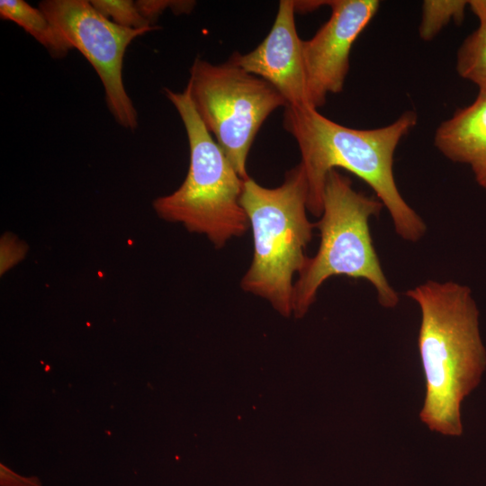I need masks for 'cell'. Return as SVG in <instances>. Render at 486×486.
<instances>
[{
    "instance_id": "e0dca14e",
    "label": "cell",
    "mask_w": 486,
    "mask_h": 486,
    "mask_svg": "<svg viewBox=\"0 0 486 486\" xmlns=\"http://www.w3.org/2000/svg\"><path fill=\"white\" fill-rule=\"evenodd\" d=\"M1 482L2 486H40L39 482L33 478H22L10 471L7 473L6 469L3 467Z\"/></svg>"
},
{
    "instance_id": "8fae6325",
    "label": "cell",
    "mask_w": 486,
    "mask_h": 486,
    "mask_svg": "<svg viewBox=\"0 0 486 486\" xmlns=\"http://www.w3.org/2000/svg\"><path fill=\"white\" fill-rule=\"evenodd\" d=\"M0 16L22 27L54 58H62L72 50L44 12L23 0H1Z\"/></svg>"
},
{
    "instance_id": "5bb4252c",
    "label": "cell",
    "mask_w": 486,
    "mask_h": 486,
    "mask_svg": "<svg viewBox=\"0 0 486 486\" xmlns=\"http://www.w3.org/2000/svg\"><path fill=\"white\" fill-rule=\"evenodd\" d=\"M93 6L113 23L129 29H158L140 12L131 0H91Z\"/></svg>"
},
{
    "instance_id": "9a60e30c",
    "label": "cell",
    "mask_w": 486,
    "mask_h": 486,
    "mask_svg": "<svg viewBox=\"0 0 486 486\" xmlns=\"http://www.w3.org/2000/svg\"><path fill=\"white\" fill-rule=\"evenodd\" d=\"M137 6L141 14L151 23L167 8L175 14L190 13L195 5L194 1L139 0ZM154 25V24H153Z\"/></svg>"
},
{
    "instance_id": "52a82bcc",
    "label": "cell",
    "mask_w": 486,
    "mask_h": 486,
    "mask_svg": "<svg viewBox=\"0 0 486 486\" xmlns=\"http://www.w3.org/2000/svg\"><path fill=\"white\" fill-rule=\"evenodd\" d=\"M39 8L71 49L77 50L94 68L116 122L134 130L139 124L138 112L123 84V58L134 39L156 29L119 26L87 0H44L40 2Z\"/></svg>"
},
{
    "instance_id": "30bf717a",
    "label": "cell",
    "mask_w": 486,
    "mask_h": 486,
    "mask_svg": "<svg viewBox=\"0 0 486 486\" xmlns=\"http://www.w3.org/2000/svg\"><path fill=\"white\" fill-rule=\"evenodd\" d=\"M434 144L449 160L469 166L477 183L486 190V92H479L471 104L442 122Z\"/></svg>"
},
{
    "instance_id": "7a4b0ae2",
    "label": "cell",
    "mask_w": 486,
    "mask_h": 486,
    "mask_svg": "<svg viewBox=\"0 0 486 486\" xmlns=\"http://www.w3.org/2000/svg\"><path fill=\"white\" fill-rule=\"evenodd\" d=\"M405 294L421 311L418 346L426 396L420 418L433 431L459 436L462 400L486 365L477 308L469 288L454 282L428 280Z\"/></svg>"
},
{
    "instance_id": "9c48e42d",
    "label": "cell",
    "mask_w": 486,
    "mask_h": 486,
    "mask_svg": "<svg viewBox=\"0 0 486 486\" xmlns=\"http://www.w3.org/2000/svg\"><path fill=\"white\" fill-rule=\"evenodd\" d=\"M295 13L294 1L281 0L274 22L263 41L246 54L234 53L230 59L272 85L284 98L286 106H310L302 40L297 33Z\"/></svg>"
},
{
    "instance_id": "5b68a950",
    "label": "cell",
    "mask_w": 486,
    "mask_h": 486,
    "mask_svg": "<svg viewBox=\"0 0 486 486\" xmlns=\"http://www.w3.org/2000/svg\"><path fill=\"white\" fill-rule=\"evenodd\" d=\"M382 203L356 191L351 180L337 169L328 172L325 183L323 211L316 223L320 247L308 257L293 284L292 311L302 317L316 300L322 284L334 275L368 281L376 290L379 303L394 308L397 292L384 275L374 249L369 220L378 215Z\"/></svg>"
},
{
    "instance_id": "6da1fadb",
    "label": "cell",
    "mask_w": 486,
    "mask_h": 486,
    "mask_svg": "<svg viewBox=\"0 0 486 486\" xmlns=\"http://www.w3.org/2000/svg\"><path fill=\"white\" fill-rule=\"evenodd\" d=\"M417 122V113L406 111L389 125L359 130L335 122L308 105L285 106L284 126L298 144L308 182V211L321 216L327 176L340 167L372 188L401 238L418 241L427 226L401 196L393 175L397 146Z\"/></svg>"
},
{
    "instance_id": "8992f818",
    "label": "cell",
    "mask_w": 486,
    "mask_h": 486,
    "mask_svg": "<svg viewBox=\"0 0 486 486\" xmlns=\"http://www.w3.org/2000/svg\"><path fill=\"white\" fill-rule=\"evenodd\" d=\"M202 123L238 176L246 180L247 158L264 122L286 101L268 82L230 58L220 65L195 58L186 85Z\"/></svg>"
},
{
    "instance_id": "4fadbf2b",
    "label": "cell",
    "mask_w": 486,
    "mask_h": 486,
    "mask_svg": "<svg viewBox=\"0 0 486 486\" xmlns=\"http://www.w3.org/2000/svg\"><path fill=\"white\" fill-rule=\"evenodd\" d=\"M466 0H426L422 4L418 27L422 40H433L451 21L461 23L464 17Z\"/></svg>"
},
{
    "instance_id": "ac0fdd59",
    "label": "cell",
    "mask_w": 486,
    "mask_h": 486,
    "mask_svg": "<svg viewBox=\"0 0 486 486\" xmlns=\"http://www.w3.org/2000/svg\"><path fill=\"white\" fill-rule=\"evenodd\" d=\"M468 6L479 19L480 24L486 26V0L468 1Z\"/></svg>"
},
{
    "instance_id": "277c9868",
    "label": "cell",
    "mask_w": 486,
    "mask_h": 486,
    "mask_svg": "<svg viewBox=\"0 0 486 486\" xmlns=\"http://www.w3.org/2000/svg\"><path fill=\"white\" fill-rule=\"evenodd\" d=\"M164 93L184 123L190 161L179 188L154 200L153 207L161 219L204 234L220 248L249 227L240 204L244 180L202 123L188 88L182 92L165 88Z\"/></svg>"
},
{
    "instance_id": "ba28073f",
    "label": "cell",
    "mask_w": 486,
    "mask_h": 486,
    "mask_svg": "<svg viewBox=\"0 0 486 486\" xmlns=\"http://www.w3.org/2000/svg\"><path fill=\"white\" fill-rule=\"evenodd\" d=\"M327 5L331 8L329 19L302 42L309 104L315 109L325 104L328 94L343 90L352 46L376 14L380 2L332 0Z\"/></svg>"
},
{
    "instance_id": "7c38bea8",
    "label": "cell",
    "mask_w": 486,
    "mask_h": 486,
    "mask_svg": "<svg viewBox=\"0 0 486 486\" xmlns=\"http://www.w3.org/2000/svg\"><path fill=\"white\" fill-rule=\"evenodd\" d=\"M458 75L486 92V26L479 27L460 45L456 55Z\"/></svg>"
},
{
    "instance_id": "3957f363",
    "label": "cell",
    "mask_w": 486,
    "mask_h": 486,
    "mask_svg": "<svg viewBox=\"0 0 486 486\" xmlns=\"http://www.w3.org/2000/svg\"><path fill=\"white\" fill-rule=\"evenodd\" d=\"M308 182L302 164L285 174L281 185L243 182L240 204L252 230V263L240 286L267 300L284 316L292 311V278L304 267L315 223L307 217Z\"/></svg>"
},
{
    "instance_id": "2e32d148",
    "label": "cell",
    "mask_w": 486,
    "mask_h": 486,
    "mask_svg": "<svg viewBox=\"0 0 486 486\" xmlns=\"http://www.w3.org/2000/svg\"><path fill=\"white\" fill-rule=\"evenodd\" d=\"M27 251L26 245L9 234L1 238V274L23 258Z\"/></svg>"
}]
</instances>
